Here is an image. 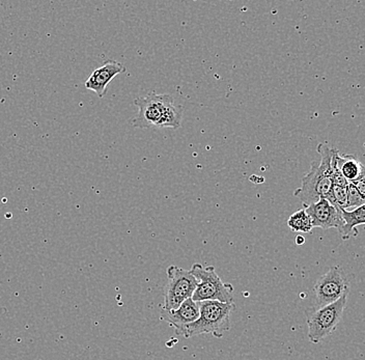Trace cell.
<instances>
[{
    "label": "cell",
    "instance_id": "8fae6325",
    "mask_svg": "<svg viewBox=\"0 0 365 360\" xmlns=\"http://www.w3.org/2000/svg\"><path fill=\"white\" fill-rule=\"evenodd\" d=\"M341 215H343V225L338 232L343 240H349L350 238L357 236L358 231L356 227L365 225V202L354 210L341 211Z\"/></svg>",
    "mask_w": 365,
    "mask_h": 360
},
{
    "label": "cell",
    "instance_id": "277c9868",
    "mask_svg": "<svg viewBox=\"0 0 365 360\" xmlns=\"http://www.w3.org/2000/svg\"><path fill=\"white\" fill-rule=\"evenodd\" d=\"M190 272L198 280V287L192 299L195 302L219 301L222 303H234V287L224 283L217 274L213 266L204 267L202 264L195 263L190 268Z\"/></svg>",
    "mask_w": 365,
    "mask_h": 360
},
{
    "label": "cell",
    "instance_id": "6da1fadb",
    "mask_svg": "<svg viewBox=\"0 0 365 360\" xmlns=\"http://www.w3.org/2000/svg\"><path fill=\"white\" fill-rule=\"evenodd\" d=\"M134 104L138 107V114L132 123L135 128H172L178 129L182 123L184 107L177 105L174 98L166 93H147L146 97L137 98Z\"/></svg>",
    "mask_w": 365,
    "mask_h": 360
},
{
    "label": "cell",
    "instance_id": "7a4b0ae2",
    "mask_svg": "<svg viewBox=\"0 0 365 360\" xmlns=\"http://www.w3.org/2000/svg\"><path fill=\"white\" fill-rule=\"evenodd\" d=\"M334 149L327 144H320L318 153L321 159L313 161L311 170L303 177L300 188L296 189L295 197L302 202L303 207L317 202L321 199L327 200L334 188L332 172V157Z\"/></svg>",
    "mask_w": 365,
    "mask_h": 360
},
{
    "label": "cell",
    "instance_id": "9a60e30c",
    "mask_svg": "<svg viewBox=\"0 0 365 360\" xmlns=\"http://www.w3.org/2000/svg\"><path fill=\"white\" fill-rule=\"evenodd\" d=\"M348 190V204L347 210L351 211L354 209H357L358 207L362 206L365 202V199L360 195L359 191L356 189L353 184L350 183L349 186L347 187Z\"/></svg>",
    "mask_w": 365,
    "mask_h": 360
},
{
    "label": "cell",
    "instance_id": "ba28073f",
    "mask_svg": "<svg viewBox=\"0 0 365 360\" xmlns=\"http://www.w3.org/2000/svg\"><path fill=\"white\" fill-rule=\"evenodd\" d=\"M308 216L311 217L313 227L329 230L335 227L341 230L343 225L341 210L333 206L328 200L321 199L317 202L304 207Z\"/></svg>",
    "mask_w": 365,
    "mask_h": 360
},
{
    "label": "cell",
    "instance_id": "7c38bea8",
    "mask_svg": "<svg viewBox=\"0 0 365 360\" xmlns=\"http://www.w3.org/2000/svg\"><path fill=\"white\" fill-rule=\"evenodd\" d=\"M333 157H334L335 162H336L337 167L339 168L341 174L350 183L357 180L360 176L364 174L365 166L352 155L343 156L336 149H334Z\"/></svg>",
    "mask_w": 365,
    "mask_h": 360
},
{
    "label": "cell",
    "instance_id": "52a82bcc",
    "mask_svg": "<svg viewBox=\"0 0 365 360\" xmlns=\"http://www.w3.org/2000/svg\"><path fill=\"white\" fill-rule=\"evenodd\" d=\"M350 283L345 272L339 267H331L313 287L315 308L334 303L343 295H349Z\"/></svg>",
    "mask_w": 365,
    "mask_h": 360
},
{
    "label": "cell",
    "instance_id": "9c48e42d",
    "mask_svg": "<svg viewBox=\"0 0 365 360\" xmlns=\"http://www.w3.org/2000/svg\"><path fill=\"white\" fill-rule=\"evenodd\" d=\"M126 71H127L126 67H124L121 63L108 59L101 67L98 68L91 74L89 80L85 81L84 87L97 93L98 97L102 99L107 93V87L113 78L117 77L119 74L125 73Z\"/></svg>",
    "mask_w": 365,
    "mask_h": 360
},
{
    "label": "cell",
    "instance_id": "30bf717a",
    "mask_svg": "<svg viewBox=\"0 0 365 360\" xmlns=\"http://www.w3.org/2000/svg\"><path fill=\"white\" fill-rule=\"evenodd\" d=\"M161 317L170 326L176 328L177 332L182 336L188 326L200 318V306L192 298L184 301L178 310H166L161 308Z\"/></svg>",
    "mask_w": 365,
    "mask_h": 360
},
{
    "label": "cell",
    "instance_id": "8992f818",
    "mask_svg": "<svg viewBox=\"0 0 365 360\" xmlns=\"http://www.w3.org/2000/svg\"><path fill=\"white\" fill-rule=\"evenodd\" d=\"M167 283L164 287L163 310H176L186 300L192 298L198 280L190 270H185L179 266H170L167 271Z\"/></svg>",
    "mask_w": 365,
    "mask_h": 360
},
{
    "label": "cell",
    "instance_id": "4fadbf2b",
    "mask_svg": "<svg viewBox=\"0 0 365 360\" xmlns=\"http://www.w3.org/2000/svg\"><path fill=\"white\" fill-rule=\"evenodd\" d=\"M288 225L295 233L309 234L313 229L311 217L308 216L304 208L297 211L290 216Z\"/></svg>",
    "mask_w": 365,
    "mask_h": 360
},
{
    "label": "cell",
    "instance_id": "e0dca14e",
    "mask_svg": "<svg viewBox=\"0 0 365 360\" xmlns=\"http://www.w3.org/2000/svg\"><path fill=\"white\" fill-rule=\"evenodd\" d=\"M304 242H305V239H304V238L302 237V236H301V235L297 236V238H296L297 244L302 245V244H304Z\"/></svg>",
    "mask_w": 365,
    "mask_h": 360
},
{
    "label": "cell",
    "instance_id": "3957f363",
    "mask_svg": "<svg viewBox=\"0 0 365 360\" xmlns=\"http://www.w3.org/2000/svg\"><path fill=\"white\" fill-rule=\"evenodd\" d=\"M200 306V318L186 328L182 336L186 338L202 334H212L215 338H223L230 331V314L234 304L222 303L219 301L198 302Z\"/></svg>",
    "mask_w": 365,
    "mask_h": 360
},
{
    "label": "cell",
    "instance_id": "5bb4252c",
    "mask_svg": "<svg viewBox=\"0 0 365 360\" xmlns=\"http://www.w3.org/2000/svg\"><path fill=\"white\" fill-rule=\"evenodd\" d=\"M333 206L338 208L339 210H347L348 204V190L347 187L335 186L332 193L327 199Z\"/></svg>",
    "mask_w": 365,
    "mask_h": 360
},
{
    "label": "cell",
    "instance_id": "2e32d148",
    "mask_svg": "<svg viewBox=\"0 0 365 360\" xmlns=\"http://www.w3.org/2000/svg\"><path fill=\"white\" fill-rule=\"evenodd\" d=\"M351 184H353L354 186L356 187V189L359 191L360 195L365 199V172L362 176H360L357 180L353 181Z\"/></svg>",
    "mask_w": 365,
    "mask_h": 360
},
{
    "label": "cell",
    "instance_id": "5b68a950",
    "mask_svg": "<svg viewBox=\"0 0 365 360\" xmlns=\"http://www.w3.org/2000/svg\"><path fill=\"white\" fill-rule=\"evenodd\" d=\"M347 303L348 295H343L334 303L328 304L323 308H313V312L307 317L308 338L313 344H319L333 333L343 318Z\"/></svg>",
    "mask_w": 365,
    "mask_h": 360
}]
</instances>
